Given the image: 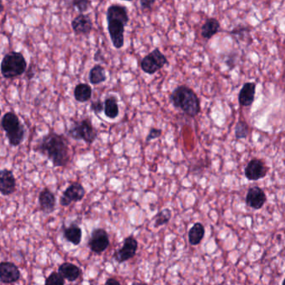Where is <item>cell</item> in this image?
Masks as SVG:
<instances>
[{
    "instance_id": "6da1fadb",
    "label": "cell",
    "mask_w": 285,
    "mask_h": 285,
    "mask_svg": "<svg viewBox=\"0 0 285 285\" xmlns=\"http://www.w3.org/2000/svg\"><path fill=\"white\" fill-rule=\"evenodd\" d=\"M34 151L47 157L54 167H65L71 158L67 138L56 133L44 136Z\"/></svg>"
},
{
    "instance_id": "7a4b0ae2",
    "label": "cell",
    "mask_w": 285,
    "mask_h": 285,
    "mask_svg": "<svg viewBox=\"0 0 285 285\" xmlns=\"http://www.w3.org/2000/svg\"><path fill=\"white\" fill-rule=\"evenodd\" d=\"M170 100L176 109H179L190 116L194 118L200 111V102L195 92L187 86H179L174 89Z\"/></svg>"
},
{
    "instance_id": "3957f363",
    "label": "cell",
    "mask_w": 285,
    "mask_h": 285,
    "mask_svg": "<svg viewBox=\"0 0 285 285\" xmlns=\"http://www.w3.org/2000/svg\"><path fill=\"white\" fill-rule=\"evenodd\" d=\"M27 69L25 57L18 52H10L3 58L1 74L6 78H13L22 75Z\"/></svg>"
},
{
    "instance_id": "277c9868",
    "label": "cell",
    "mask_w": 285,
    "mask_h": 285,
    "mask_svg": "<svg viewBox=\"0 0 285 285\" xmlns=\"http://www.w3.org/2000/svg\"><path fill=\"white\" fill-rule=\"evenodd\" d=\"M69 135L75 140H84L93 144L97 138V132L89 118L75 122L69 130Z\"/></svg>"
},
{
    "instance_id": "5b68a950",
    "label": "cell",
    "mask_w": 285,
    "mask_h": 285,
    "mask_svg": "<svg viewBox=\"0 0 285 285\" xmlns=\"http://www.w3.org/2000/svg\"><path fill=\"white\" fill-rule=\"evenodd\" d=\"M168 65V59L158 49H154L151 53L145 56L141 61L142 71L148 74H154Z\"/></svg>"
},
{
    "instance_id": "8992f818",
    "label": "cell",
    "mask_w": 285,
    "mask_h": 285,
    "mask_svg": "<svg viewBox=\"0 0 285 285\" xmlns=\"http://www.w3.org/2000/svg\"><path fill=\"white\" fill-rule=\"evenodd\" d=\"M108 31L115 49H119L125 44V29L129 21L118 18L107 19Z\"/></svg>"
},
{
    "instance_id": "52a82bcc",
    "label": "cell",
    "mask_w": 285,
    "mask_h": 285,
    "mask_svg": "<svg viewBox=\"0 0 285 285\" xmlns=\"http://www.w3.org/2000/svg\"><path fill=\"white\" fill-rule=\"evenodd\" d=\"M109 234L104 229H95L93 230L88 241V246L92 252L95 254H100L109 248Z\"/></svg>"
},
{
    "instance_id": "ba28073f",
    "label": "cell",
    "mask_w": 285,
    "mask_h": 285,
    "mask_svg": "<svg viewBox=\"0 0 285 285\" xmlns=\"http://www.w3.org/2000/svg\"><path fill=\"white\" fill-rule=\"evenodd\" d=\"M138 241L134 236L125 238L122 247L114 253V260L118 263H122L134 258L138 250Z\"/></svg>"
},
{
    "instance_id": "9c48e42d",
    "label": "cell",
    "mask_w": 285,
    "mask_h": 285,
    "mask_svg": "<svg viewBox=\"0 0 285 285\" xmlns=\"http://www.w3.org/2000/svg\"><path fill=\"white\" fill-rule=\"evenodd\" d=\"M85 188L79 183H73L63 193L60 197V205L64 207H67L74 202H79L85 197Z\"/></svg>"
},
{
    "instance_id": "30bf717a",
    "label": "cell",
    "mask_w": 285,
    "mask_h": 285,
    "mask_svg": "<svg viewBox=\"0 0 285 285\" xmlns=\"http://www.w3.org/2000/svg\"><path fill=\"white\" fill-rule=\"evenodd\" d=\"M268 169L263 161L254 158L249 162L245 168V177L251 181H256L264 178L267 174Z\"/></svg>"
},
{
    "instance_id": "8fae6325",
    "label": "cell",
    "mask_w": 285,
    "mask_h": 285,
    "mask_svg": "<svg viewBox=\"0 0 285 285\" xmlns=\"http://www.w3.org/2000/svg\"><path fill=\"white\" fill-rule=\"evenodd\" d=\"M16 190V179L11 170H0V194L9 196Z\"/></svg>"
},
{
    "instance_id": "7c38bea8",
    "label": "cell",
    "mask_w": 285,
    "mask_h": 285,
    "mask_svg": "<svg viewBox=\"0 0 285 285\" xmlns=\"http://www.w3.org/2000/svg\"><path fill=\"white\" fill-rule=\"evenodd\" d=\"M21 278V271L14 263L10 262L0 263V281L2 283H15Z\"/></svg>"
},
{
    "instance_id": "4fadbf2b",
    "label": "cell",
    "mask_w": 285,
    "mask_h": 285,
    "mask_svg": "<svg viewBox=\"0 0 285 285\" xmlns=\"http://www.w3.org/2000/svg\"><path fill=\"white\" fill-rule=\"evenodd\" d=\"M72 29L78 35H89L93 29V22L88 14L76 16L71 23Z\"/></svg>"
},
{
    "instance_id": "5bb4252c",
    "label": "cell",
    "mask_w": 285,
    "mask_h": 285,
    "mask_svg": "<svg viewBox=\"0 0 285 285\" xmlns=\"http://www.w3.org/2000/svg\"><path fill=\"white\" fill-rule=\"evenodd\" d=\"M267 198L264 191L259 187L250 188L246 196V203L254 210H259L266 203Z\"/></svg>"
},
{
    "instance_id": "9a60e30c",
    "label": "cell",
    "mask_w": 285,
    "mask_h": 285,
    "mask_svg": "<svg viewBox=\"0 0 285 285\" xmlns=\"http://www.w3.org/2000/svg\"><path fill=\"white\" fill-rule=\"evenodd\" d=\"M38 201H39L41 210L45 214H51L54 211L56 205L55 195L47 188H45L40 192L38 196Z\"/></svg>"
},
{
    "instance_id": "2e32d148",
    "label": "cell",
    "mask_w": 285,
    "mask_h": 285,
    "mask_svg": "<svg viewBox=\"0 0 285 285\" xmlns=\"http://www.w3.org/2000/svg\"><path fill=\"white\" fill-rule=\"evenodd\" d=\"M256 92V85L254 83H246L241 89L238 95V102L242 106H250L254 103Z\"/></svg>"
},
{
    "instance_id": "e0dca14e",
    "label": "cell",
    "mask_w": 285,
    "mask_h": 285,
    "mask_svg": "<svg viewBox=\"0 0 285 285\" xmlns=\"http://www.w3.org/2000/svg\"><path fill=\"white\" fill-rule=\"evenodd\" d=\"M22 126L19 118L13 112H8L3 116L1 120V127L5 130L6 134L15 131Z\"/></svg>"
},
{
    "instance_id": "ac0fdd59",
    "label": "cell",
    "mask_w": 285,
    "mask_h": 285,
    "mask_svg": "<svg viewBox=\"0 0 285 285\" xmlns=\"http://www.w3.org/2000/svg\"><path fill=\"white\" fill-rule=\"evenodd\" d=\"M58 273L69 282H74L80 277L81 270L74 263H64L58 268Z\"/></svg>"
},
{
    "instance_id": "d6986e66",
    "label": "cell",
    "mask_w": 285,
    "mask_h": 285,
    "mask_svg": "<svg viewBox=\"0 0 285 285\" xmlns=\"http://www.w3.org/2000/svg\"><path fill=\"white\" fill-rule=\"evenodd\" d=\"M220 29V24L215 18H208L201 28V35L205 39H210L213 36L218 34Z\"/></svg>"
},
{
    "instance_id": "ffe728a7",
    "label": "cell",
    "mask_w": 285,
    "mask_h": 285,
    "mask_svg": "<svg viewBox=\"0 0 285 285\" xmlns=\"http://www.w3.org/2000/svg\"><path fill=\"white\" fill-rule=\"evenodd\" d=\"M64 237L74 245H78L82 239V230L77 225H71L69 227L65 228Z\"/></svg>"
},
{
    "instance_id": "44dd1931",
    "label": "cell",
    "mask_w": 285,
    "mask_h": 285,
    "mask_svg": "<svg viewBox=\"0 0 285 285\" xmlns=\"http://www.w3.org/2000/svg\"><path fill=\"white\" fill-rule=\"evenodd\" d=\"M205 234V226L201 223H196L189 231V242L193 246L199 245L203 240Z\"/></svg>"
},
{
    "instance_id": "7402d4cb",
    "label": "cell",
    "mask_w": 285,
    "mask_h": 285,
    "mask_svg": "<svg viewBox=\"0 0 285 285\" xmlns=\"http://www.w3.org/2000/svg\"><path fill=\"white\" fill-rule=\"evenodd\" d=\"M74 96L78 102H87L91 98L92 88L87 84H79L74 89Z\"/></svg>"
},
{
    "instance_id": "603a6c76",
    "label": "cell",
    "mask_w": 285,
    "mask_h": 285,
    "mask_svg": "<svg viewBox=\"0 0 285 285\" xmlns=\"http://www.w3.org/2000/svg\"><path fill=\"white\" fill-rule=\"evenodd\" d=\"M89 82L92 85H99L101 83H104L107 79V76L105 73V68L99 65H94L89 72Z\"/></svg>"
},
{
    "instance_id": "cb8c5ba5",
    "label": "cell",
    "mask_w": 285,
    "mask_h": 285,
    "mask_svg": "<svg viewBox=\"0 0 285 285\" xmlns=\"http://www.w3.org/2000/svg\"><path fill=\"white\" fill-rule=\"evenodd\" d=\"M105 114L108 118L114 119L117 118L119 113V109H118V101L115 97H109L106 98L105 102Z\"/></svg>"
},
{
    "instance_id": "d4e9b609",
    "label": "cell",
    "mask_w": 285,
    "mask_h": 285,
    "mask_svg": "<svg viewBox=\"0 0 285 285\" xmlns=\"http://www.w3.org/2000/svg\"><path fill=\"white\" fill-rule=\"evenodd\" d=\"M172 217L171 210L170 209H165L158 212L155 216V222L154 227H160L162 225H167L170 222Z\"/></svg>"
},
{
    "instance_id": "484cf974",
    "label": "cell",
    "mask_w": 285,
    "mask_h": 285,
    "mask_svg": "<svg viewBox=\"0 0 285 285\" xmlns=\"http://www.w3.org/2000/svg\"><path fill=\"white\" fill-rule=\"evenodd\" d=\"M249 133H250V128L246 123L243 121L237 123L235 126V136L238 139L246 138Z\"/></svg>"
},
{
    "instance_id": "4316f807",
    "label": "cell",
    "mask_w": 285,
    "mask_h": 285,
    "mask_svg": "<svg viewBox=\"0 0 285 285\" xmlns=\"http://www.w3.org/2000/svg\"><path fill=\"white\" fill-rule=\"evenodd\" d=\"M65 278L59 273L53 272L45 281V285H65Z\"/></svg>"
},
{
    "instance_id": "83f0119b",
    "label": "cell",
    "mask_w": 285,
    "mask_h": 285,
    "mask_svg": "<svg viewBox=\"0 0 285 285\" xmlns=\"http://www.w3.org/2000/svg\"><path fill=\"white\" fill-rule=\"evenodd\" d=\"M72 5L75 9H77L79 13L84 14L87 12L91 5L90 0H72Z\"/></svg>"
},
{
    "instance_id": "f1b7e54d",
    "label": "cell",
    "mask_w": 285,
    "mask_h": 285,
    "mask_svg": "<svg viewBox=\"0 0 285 285\" xmlns=\"http://www.w3.org/2000/svg\"><path fill=\"white\" fill-rule=\"evenodd\" d=\"M90 109H91L92 111L94 112V114H100L103 110H105V104L101 102L100 100L94 101V102L91 103Z\"/></svg>"
},
{
    "instance_id": "f546056e",
    "label": "cell",
    "mask_w": 285,
    "mask_h": 285,
    "mask_svg": "<svg viewBox=\"0 0 285 285\" xmlns=\"http://www.w3.org/2000/svg\"><path fill=\"white\" fill-rule=\"evenodd\" d=\"M161 134H162V130L161 129L152 128L150 130V133L148 134L147 138H146V142H149L150 141L154 140L155 138H159Z\"/></svg>"
},
{
    "instance_id": "4dcf8cb0",
    "label": "cell",
    "mask_w": 285,
    "mask_h": 285,
    "mask_svg": "<svg viewBox=\"0 0 285 285\" xmlns=\"http://www.w3.org/2000/svg\"><path fill=\"white\" fill-rule=\"evenodd\" d=\"M156 0H140V5L142 9H150L154 6Z\"/></svg>"
},
{
    "instance_id": "1f68e13d",
    "label": "cell",
    "mask_w": 285,
    "mask_h": 285,
    "mask_svg": "<svg viewBox=\"0 0 285 285\" xmlns=\"http://www.w3.org/2000/svg\"><path fill=\"white\" fill-rule=\"evenodd\" d=\"M105 285H121V283L118 282V279L114 278H108Z\"/></svg>"
},
{
    "instance_id": "d6a6232c",
    "label": "cell",
    "mask_w": 285,
    "mask_h": 285,
    "mask_svg": "<svg viewBox=\"0 0 285 285\" xmlns=\"http://www.w3.org/2000/svg\"><path fill=\"white\" fill-rule=\"evenodd\" d=\"M132 285H148L146 283H144V282H134L132 283Z\"/></svg>"
},
{
    "instance_id": "836d02e7",
    "label": "cell",
    "mask_w": 285,
    "mask_h": 285,
    "mask_svg": "<svg viewBox=\"0 0 285 285\" xmlns=\"http://www.w3.org/2000/svg\"><path fill=\"white\" fill-rule=\"evenodd\" d=\"M4 10V5H3L2 0H0V14L2 13Z\"/></svg>"
},
{
    "instance_id": "e575fe53",
    "label": "cell",
    "mask_w": 285,
    "mask_h": 285,
    "mask_svg": "<svg viewBox=\"0 0 285 285\" xmlns=\"http://www.w3.org/2000/svg\"><path fill=\"white\" fill-rule=\"evenodd\" d=\"M123 1H128V2H132V1H134V0H123Z\"/></svg>"
},
{
    "instance_id": "d590c367",
    "label": "cell",
    "mask_w": 285,
    "mask_h": 285,
    "mask_svg": "<svg viewBox=\"0 0 285 285\" xmlns=\"http://www.w3.org/2000/svg\"><path fill=\"white\" fill-rule=\"evenodd\" d=\"M282 285H285V278L284 279H283V283H282Z\"/></svg>"
},
{
    "instance_id": "8d00e7d4",
    "label": "cell",
    "mask_w": 285,
    "mask_h": 285,
    "mask_svg": "<svg viewBox=\"0 0 285 285\" xmlns=\"http://www.w3.org/2000/svg\"><path fill=\"white\" fill-rule=\"evenodd\" d=\"M0 115H1V109H0Z\"/></svg>"
}]
</instances>
